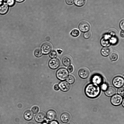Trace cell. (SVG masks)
<instances>
[{
    "mask_svg": "<svg viewBox=\"0 0 124 124\" xmlns=\"http://www.w3.org/2000/svg\"><path fill=\"white\" fill-rule=\"evenodd\" d=\"M33 116V114L32 112L28 110L24 113V117L25 119L27 120H30L32 119Z\"/></svg>",
    "mask_w": 124,
    "mask_h": 124,
    "instance_id": "d6986e66",
    "label": "cell"
},
{
    "mask_svg": "<svg viewBox=\"0 0 124 124\" xmlns=\"http://www.w3.org/2000/svg\"><path fill=\"white\" fill-rule=\"evenodd\" d=\"M56 112L53 110H48L46 114V117L47 119L49 121H52L54 120L56 116Z\"/></svg>",
    "mask_w": 124,
    "mask_h": 124,
    "instance_id": "30bf717a",
    "label": "cell"
},
{
    "mask_svg": "<svg viewBox=\"0 0 124 124\" xmlns=\"http://www.w3.org/2000/svg\"><path fill=\"white\" fill-rule=\"evenodd\" d=\"M124 79L122 77L117 76L115 77L112 81L113 85L117 88H120L124 84Z\"/></svg>",
    "mask_w": 124,
    "mask_h": 124,
    "instance_id": "5b68a950",
    "label": "cell"
},
{
    "mask_svg": "<svg viewBox=\"0 0 124 124\" xmlns=\"http://www.w3.org/2000/svg\"><path fill=\"white\" fill-rule=\"evenodd\" d=\"M66 3L68 5H71L74 3V0H66Z\"/></svg>",
    "mask_w": 124,
    "mask_h": 124,
    "instance_id": "836d02e7",
    "label": "cell"
},
{
    "mask_svg": "<svg viewBox=\"0 0 124 124\" xmlns=\"http://www.w3.org/2000/svg\"><path fill=\"white\" fill-rule=\"evenodd\" d=\"M69 73L66 68H62L59 69L56 72L57 78L61 80L66 79L68 76Z\"/></svg>",
    "mask_w": 124,
    "mask_h": 124,
    "instance_id": "7a4b0ae2",
    "label": "cell"
},
{
    "mask_svg": "<svg viewBox=\"0 0 124 124\" xmlns=\"http://www.w3.org/2000/svg\"><path fill=\"white\" fill-rule=\"evenodd\" d=\"M100 89L99 85L94 83H90L86 87L85 92L86 95L91 98L97 97L99 94Z\"/></svg>",
    "mask_w": 124,
    "mask_h": 124,
    "instance_id": "6da1fadb",
    "label": "cell"
},
{
    "mask_svg": "<svg viewBox=\"0 0 124 124\" xmlns=\"http://www.w3.org/2000/svg\"><path fill=\"white\" fill-rule=\"evenodd\" d=\"M123 98L121 96L118 94L113 95L111 98L110 101L112 104L115 106L119 105L122 102Z\"/></svg>",
    "mask_w": 124,
    "mask_h": 124,
    "instance_id": "3957f363",
    "label": "cell"
},
{
    "mask_svg": "<svg viewBox=\"0 0 124 124\" xmlns=\"http://www.w3.org/2000/svg\"><path fill=\"white\" fill-rule=\"evenodd\" d=\"M110 57L112 61H116L117 59L118 56L117 54L116 53L113 52L111 54Z\"/></svg>",
    "mask_w": 124,
    "mask_h": 124,
    "instance_id": "7402d4cb",
    "label": "cell"
},
{
    "mask_svg": "<svg viewBox=\"0 0 124 124\" xmlns=\"http://www.w3.org/2000/svg\"><path fill=\"white\" fill-rule=\"evenodd\" d=\"M66 124H71L70 123H67Z\"/></svg>",
    "mask_w": 124,
    "mask_h": 124,
    "instance_id": "ee69618b",
    "label": "cell"
},
{
    "mask_svg": "<svg viewBox=\"0 0 124 124\" xmlns=\"http://www.w3.org/2000/svg\"><path fill=\"white\" fill-rule=\"evenodd\" d=\"M28 124H35L34 123H29Z\"/></svg>",
    "mask_w": 124,
    "mask_h": 124,
    "instance_id": "60d3db41",
    "label": "cell"
},
{
    "mask_svg": "<svg viewBox=\"0 0 124 124\" xmlns=\"http://www.w3.org/2000/svg\"><path fill=\"white\" fill-rule=\"evenodd\" d=\"M79 28L81 31L85 32L88 31L90 29V27L87 22L83 21L81 22L79 25Z\"/></svg>",
    "mask_w": 124,
    "mask_h": 124,
    "instance_id": "52a82bcc",
    "label": "cell"
},
{
    "mask_svg": "<svg viewBox=\"0 0 124 124\" xmlns=\"http://www.w3.org/2000/svg\"><path fill=\"white\" fill-rule=\"evenodd\" d=\"M74 2L76 6L81 7L84 4L85 1V0H74Z\"/></svg>",
    "mask_w": 124,
    "mask_h": 124,
    "instance_id": "ffe728a7",
    "label": "cell"
},
{
    "mask_svg": "<svg viewBox=\"0 0 124 124\" xmlns=\"http://www.w3.org/2000/svg\"><path fill=\"white\" fill-rule=\"evenodd\" d=\"M117 34L116 32L114 30H110L108 32V35L111 38L116 37Z\"/></svg>",
    "mask_w": 124,
    "mask_h": 124,
    "instance_id": "603a6c76",
    "label": "cell"
},
{
    "mask_svg": "<svg viewBox=\"0 0 124 124\" xmlns=\"http://www.w3.org/2000/svg\"><path fill=\"white\" fill-rule=\"evenodd\" d=\"M89 71L87 69L83 68L80 69L79 71L78 74L82 78L85 79L87 78L89 75Z\"/></svg>",
    "mask_w": 124,
    "mask_h": 124,
    "instance_id": "ba28073f",
    "label": "cell"
},
{
    "mask_svg": "<svg viewBox=\"0 0 124 124\" xmlns=\"http://www.w3.org/2000/svg\"><path fill=\"white\" fill-rule=\"evenodd\" d=\"M45 118V116L42 113H39L36 115L35 117V120L38 123H40L43 122Z\"/></svg>",
    "mask_w": 124,
    "mask_h": 124,
    "instance_id": "4fadbf2b",
    "label": "cell"
},
{
    "mask_svg": "<svg viewBox=\"0 0 124 124\" xmlns=\"http://www.w3.org/2000/svg\"><path fill=\"white\" fill-rule=\"evenodd\" d=\"M42 124H47L46 123L44 122Z\"/></svg>",
    "mask_w": 124,
    "mask_h": 124,
    "instance_id": "b9f144b4",
    "label": "cell"
},
{
    "mask_svg": "<svg viewBox=\"0 0 124 124\" xmlns=\"http://www.w3.org/2000/svg\"><path fill=\"white\" fill-rule=\"evenodd\" d=\"M80 33L79 31L77 29L73 30L71 32L70 34L74 37H76L78 36Z\"/></svg>",
    "mask_w": 124,
    "mask_h": 124,
    "instance_id": "d4e9b609",
    "label": "cell"
},
{
    "mask_svg": "<svg viewBox=\"0 0 124 124\" xmlns=\"http://www.w3.org/2000/svg\"><path fill=\"white\" fill-rule=\"evenodd\" d=\"M60 61L57 58H52L49 61L48 65L49 67L52 69H55L58 68L60 65Z\"/></svg>",
    "mask_w": 124,
    "mask_h": 124,
    "instance_id": "277c9868",
    "label": "cell"
},
{
    "mask_svg": "<svg viewBox=\"0 0 124 124\" xmlns=\"http://www.w3.org/2000/svg\"><path fill=\"white\" fill-rule=\"evenodd\" d=\"M8 4L5 3H1L0 4V14H4L8 11Z\"/></svg>",
    "mask_w": 124,
    "mask_h": 124,
    "instance_id": "2e32d148",
    "label": "cell"
},
{
    "mask_svg": "<svg viewBox=\"0 0 124 124\" xmlns=\"http://www.w3.org/2000/svg\"><path fill=\"white\" fill-rule=\"evenodd\" d=\"M59 88L63 92L68 91L70 88L69 84L66 81H62L59 84Z\"/></svg>",
    "mask_w": 124,
    "mask_h": 124,
    "instance_id": "9c48e42d",
    "label": "cell"
},
{
    "mask_svg": "<svg viewBox=\"0 0 124 124\" xmlns=\"http://www.w3.org/2000/svg\"><path fill=\"white\" fill-rule=\"evenodd\" d=\"M117 92L119 95L121 96H123L124 95V87L119 88Z\"/></svg>",
    "mask_w": 124,
    "mask_h": 124,
    "instance_id": "4316f807",
    "label": "cell"
},
{
    "mask_svg": "<svg viewBox=\"0 0 124 124\" xmlns=\"http://www.w3.org/2000/svg\"><path fill=\"white\" fill-rule=\"evenodd\" d=\"M111 50L110 48L108 47H105L103 48L101 51V55L104 56H107L110 53Z\"/></svg>",
    "mask_w": 124,
    "mask_h": 124,
    "instance_id": "e0dca14e",
    "label": "cell"
},
{
    "mask_svg": "<svg viewBox=\"0 0 124 124\" xmlns=\"http://www.w3.org/2000/svg\"><path fill=\"white\" fill-rule=\"evenodd\" d=\"M57 52L59 54H61L62 52V51L60 49H59L57 50Z\"/></svg>",
    "mask_w": 124,
    "mask_h": 124,
    "instance_id": "74e56055",
    "label": "cell"
},
{
    "mask_svg": "<svg viewBox=\"0 0 124 124\" xmlns=\"http://www.w3.org/2000/svg\"><path fill=\"white\" fill-rule=\"evenodd\" d=\"M66 80L68 83L72 84L74 82L75 79L74 77L73 76L70 75L67 78Z\"/></svg>",
    "mask_w": 124,
    "mask_h": 124,
    "instance_id": "44dd1931",
    "label": "cell"
},
{
    "mask_svg": "<svg viewBox=\"0 0 124 124\" xmlns=\"http://www.w3.org/2000/svg\"><path fill=\"white\" fill-rule=\"evenodd\" d=\"M110 43V39L108 37L106 36L103 37L101 39L100 43L101 45L103 47L108 46Z\"/></svg>",
    "mask_w": 124,
    "mask_h": 124,
    "instance_id": "5bb4252c",
    "label": "cell"
},
{
    "mask_svg": "<svg viewBox=\"0 0 124 124\" xmlns=\"http://www.w3.org/2000/svg\"><path fill=\"white\" fill-rule=\"evenodd\" d=\"M7 2L8 4L10 6L13 5L15 3L14 0H8Z\"/></svg>",
    "mask_w": 124,
    "mask_h": 124,
    "instance_id": "4dcf8cb0",
    "label": "cell"
},
{
    "mask_svg": "<svg viewBox=\"0 0 124 124\" xmlns=\"http://www.w3.org/2000/svg\"><path fill=\"white\" fill-rule=\"evenodd\" d=\"M71 60L70 58L68 56H65L63 57L62 60V62L65 66H70L71 64Z\"/></svg>",
    "mask_w": 124,
    "mask_h": 124,
    "instance_id": "ac0fdd59",
    "label": "cell"
},
{
    "mask_svg": "<svg viewBox=\"0 0 124 124\" xmlns=\"http://www.w3.org/2000/svg\"><path fill=\"white\" fill-rule=\"evenodd\" d=\"M3 0L4 1H6L7 0Z\"/></svg>",
    "mask_w": 124,
    "mask_h": 124,
    "instance_id": "f6af8a7d",
    "label": "cell"
},
{
    "mask_svg": "<svg viewBox=\"0 0 124 124\" xmlns=\"http://www.w3.org/2000/svg\"><path fill=\"white\" fill-rule=\"evenodd\" d=\"M31 110L34 113L36 114L39 111V108L38 107L35 106L32 108Z\"/></svg>",
    "mask_w": 124,
    "mask_h": 124,
    "instance_id": "f1b7e54d",
    "label": "cell"
},
{
    "mask_svg": "<svg viewBox=\"0 0 124 124\" xmlns=\"http://www.w3.org/2000/svg\"><path fill=\"white\" fill-rule=\"evenodd\" d=\"M50 124H59L58 122L57 121H51Z\"/></svg>",
    "mask_w": 124,
    "mask_h": 124,
    "instance_id": "d590c367",
    "label": "cell"
},
{
    "mask_svg": "<svg viewBox=\"0 0 124 124\" xmlns=\"http://www.w3.org/2000/svg\"><path fill=\"white\" fill-rule=\"evenodd\" d=\"M122 102V106H123V107H124V99H123V101Z\"/></svg>",
    "mask_w": 124,
    "mask_h": 124,
    "instance_id": "ab89813d",
    "label": "cell"
},
{
    "mask_svg": "<svg viewBox=\"0 0 124 124\" xmlns=\"http://www.w3.org/2000/svg\"><path fill=\"white\" fill-rule=\"evenodd\" d=\"M54 88L55 90L56 91L59 90L60 88L59 85L57 84L55 85L54 86Z\"/></svg>",
    "mask_w": 124,
    "mask_h": 124,
    "instance_id": "e575fe53",
    "label": "cell"
},
{
    "mask_svg": "<svg viewBox=\"0 0 124 124\" xmlns=\"http://www.w3.org/2000/svg\"><path fill=\"white\" fill-rule=\"evenodd\" d=\"M91 36V33L89 31H87L84 33L83 36L85 39H88L90 38Z\"/></svg>",
    "mask_w": 124,
    "mask_h": 124,
    "instance_id": "83f0119b",
    "label": "cell"
},
{
    "mask_svg": "<svg viewBox=\"0 0 124 124\" xmlns=\"http://www.w3.org/2000/svg\"><path fill=\"white\" fill-rule=\"evenodd\" d=\"M34 55L37 57H40L42 55V53L40 49H36L34 51Z\"/></svg>",
    "mask_w": 124,
    "mask_h": 124,
    "instance_id": "cb8c5ba5",
    "label": "cell"
},
{
    "mask_svg": "<svg viewBox=\"0 0 124 124\" xmlns=\"http://www.w3.org/2000/svg\"><path fill=\"white\" fill-rule=\"evenodd\" d=\"M49 55L52 58H55L57 55V52L55 50H52L49 53Z\"/></svg>",
    "mask_w": 124,
    "mask_h": 124,
    "instance_id": "484cf974",
    "label": "cell"
},
{
    "mask_svg": "<svg viewBox=\"0 0 124 124\" xmlns=\"http://www.w3.org/2000/svg\"><path fill=\"white\" fill-rule=\"evenodd\" d=\"M2 1V0H0V4L1 3V1Z\"/></svg>",
    "mask_w": 124,
    "mask_h": 124,
    "instance_id": "7bdbcfd3",
    "label": "cell"
},
{
    "mask_svg": "<svg viewBox=\"0 0 124 124\" xmlns=\"http://www.w3.org/2000/svg\"><path fill=\"white\" fill-rule=\"evenodd\" d=\"M91 80L93 83L98 85L102 83L103 81V78L100 75H95L92 77Z\"/></svg>",
    "mask_w": 124,
    "mask_h": 124,
    "instance_id": "8fae6325",
    "label": "cell"
},
{
    "mask_svg": "<svg viewBox=\"0 0 124 124\" xmlns=\"http://www.w3.org/2000/svg\"><path fill=\"white\" fill-rule=\"evenodd\" d=\"M70 115L67 113H63L60 116L61 120L63 123L67 122L70 120Z\"/></svg>",
    "mask_w": 124,
    "mask_h": 124,
    "instance_id": "9a60e30c",
    "label": "cell"
},
{
    "mask_svg": "<svg viewBox=\"0 0 124 124\" xmlns=\"http://www.w3.org/2000/svg\"><path fill=\"white\" fill-rule=\"evenodd\" d=\"M124 20L121 21L120 23L119 26L120 28L122 30H124Z\"/></svg>",
    "mask_w": 124,
    "mask_h": 124,
    "instance_id": "1f68e13d",
    "label": "cell"
},
{
    "mask_svg": "<svg viewBox=\"0 0 124 124\" xmlns=\"http://www.w3.org/2000/svg\"><path fill=\"white\" fill-rule=\"evenodd\" d=\"M16 1L19 2H21L23 1L24 0H15Z\"/></svg>",
    "mask_w": 124,
    "mask_h": 124,
    "instance_id": "f35d334b",
    "label": "cell"
},
{
    "mask_svg": "<svg viewBox=\"0 0 124 124\" xmlns=\"http://www.w3.org/2000/svg\"><path fill=\"white\" fill-rule=\"evenodd\" d=\"M73 67L72 65L69 66L67 68V70L68 72L71 73L73 72Z\"/></svg>",
    "mask_w": 124,
    "mask_h": 124,
    "instance_id": "f546056e",
    "label": "cell"
},
{
    "mask_svg": "<svg viewBox=\"0 0 124 124\" xmlns=\"http://www.w3.org/2000/svg\"><path fill=\"white\" fill-rule=\"evenodd\" d=\"M41 51L42 54L46 55L49 54L52 49L51 45L48 43H43L41 47Z\"/></svg>",
    "mask_w": 124,
    "mask_h": 124,
    "instance_id": "8992f818",
    "label": "cell"
},
{
    "mask_svg": "<svg viewBox=\"0 0 124 124\" xmlns=\"http://www.w3.org/2000/svg\"><path fill=\"white\" fill-rule=\"evenodd\" d=\"M107 85L106 84H103L102 85L101 87L102 89L104 91H105L108 88Z\"/></svg>",
    "mask_w": 124,
    "mask_h": 124,
    "instance_id": "d6a6232c",
    "label": "cell"
},
{
    "mask_svg": "<svg viewBox=\"0 0 124 124\" xmlns=\"http://www.w3.org/2000/svg\"><path fill=\"white\" fill-rule=\"evenodd\" d=\"M120 36L122 37H124V30H122L121 31L120 33Z\"/></svg>",
    "mask_w": 124,
    "mask_h": 124,
    "instance_id": "8d00e7d4",
    "label": "cell"
},
{
    "mask_svg": "<svg viewBox=\"0 0 124 124\" xmlns=\"http://www.w3.org/2000/svg\"><path fill=\"white\" fill-rule=\"evenodd\" d=\"M116 90L115 88L111 86L108 87L105 92L106 95L108 97L112 96L116 93Z\"/></svg>",
    "mask_w": 124,
    "mask_h": 124,
    "instance_id": "7c38bea8",
    "label": "cell"
}]
</instances>
